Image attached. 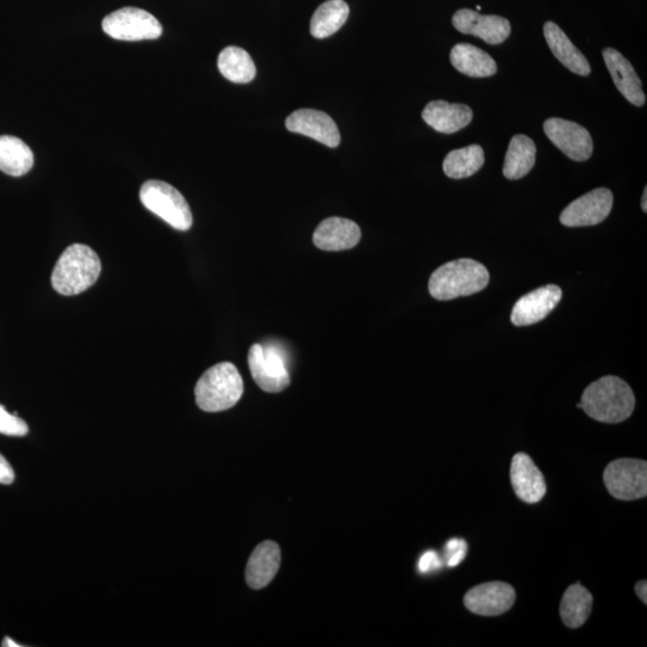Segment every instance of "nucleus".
Returning <instances> with one entry per match:
<instances>
[{
    "label": "nucleus",
    "mask_w": 647,
    "mask_h": 647,
    "mask_svg": "<svg viewBox=\"0 0 647 647\" xmlns=\"http://www.w3.org/2000/svg\"><path fill=\"white\" fill-rule=\"evenodd\" d=\"M580 403L591 419L614 425L631 417L636 408V397L624 380L608 376L590 384Z\"/></svg>",
    "instance_id": "1"
},
{
    "label": "nucleus",
    "mask_w": 647,
    "mask_h": 647,
    "mask_svg": "<svg viewBox=\"0 0 647 647\" xmlns=\"http://www.w3.org/2000/svg\"><path fill=\"white\" fill-rule=\"evenodd\" d=\"M101 260L87 245L74 244L68 247L54 266L51 282L57 293L74 296L86 292L99 280Z\"/></svg>",
    "instance_id": "2"
},
{
    "label": "nucleus",
    "mask_w": 647,
    "mask_h": 647,
    "mask_svg": "<svg viewBox=\"0 0 647 647\" xmlns=\"http://www.w3.org/2000/svg\"><path fill=\"white\" fill-rule=\"evenodd\" d=\"M485 265L474 259H458L441 265L429 278L428 289L434 299L453 300L481 292L489 283Z\"/></svg>",
    "instance_id": "3"
},
{
    "label": "nucleus",
    "mask_w": 647,
    "mask_h": 647,
    "mask_svg": "<svg viewBox=\"0 0 647 647\" xmlns=\"http://www.w3.org/2000/svg\"><path fill=\"white\" fill-rule=\"evenodd\" d=\"M244 393V382L238 368L221 362L199 378L195 389L199 408L207 413H220L234 407Z\"/></svg>",
    "instance_id": "4"
},
{
    "label": "nucleus",
    "mask_w": 647,
    "mask_h": 647,
    "mask_svg": "<svg viewBox=\"0 0 647 647\" xmlns=\"http://www.w3.org/2000/svg\"><path fill=\"white\" fill-rule=\"evenodd\" d=\"M139 198L145 208L174 229L186 232L192 227L193 217L189 203L175 187L165 181H147L141 187Z\"/></svg>",
    "instance_id": "5"
},
{
    "label": "nucleus",
    "mask_w": 647,
    "mask_h": 647,
    "mask_svg": "<svg viewBox=\"0 0 647 647\" xmlns=\"http://www.w3.org/2000/svg\"><path fill=\"white\" fill-rule=\"evenodd\" d=\"M249 367L252 378L265 392H282L290 384L287 356L278 344H253L249 352Z\"/></svg>",
    "instance_id": "6"
},
{
    "label": "nucleus",
    "mask_w": 647,
    "mask_h": 647,
    "mask_svg": "<svg viewBox=\"0 0 647 647\" xmlns=\"http://www.w3.org/2000/svg\"><path fill=\"white\" fill-rule=\"evenodd\" d=\"M603 481L615 499H643L647 495V463L642 459H616L604 470Z\"/></svg>",
    "instance_id": "7"
},
{
    "label": "nucleus",
    "mask_w": 647,
    "mask_h": 647,
    "mask_svg": "<svg viewBox=\"0 0 647 647\" xmlns=\"http://www.w3.org/2000/svg\"><path fill=\"white\" fill-rule=\"evenodd\" d=\"M102 29L108 36L120 41L155 40L163 32L161 23L153 15L138 8L112 12L102 21Z\"/></svg>",
    "instance_id": "8"
},
{
    "label": "nucleus",
    "mask_w": 647,
    "mask_h": 647,
    "mask_svg": "<svg viewBox=\"0 0 647 647\" xmlns=\"http://www.w3.org/2000/svg\"><path fill=\"white\" fill-rule=\"evenodd\" d=\"M614 196L608 189H596L567 205L560 215L566 227H590L600 225L612 211Z\"/></svg>",
    "instance_id": "9"
},
{
    "label": "nucleus",
    "mask_w": 647,
    "mask_h": 647,
    "mask_svg": "<svg viewBox=\"0 0 647 647\" xmlns=\"http://www.w3.org/2000/svg\"><path fill=\"white\" fill-rule=\"evenodd\" d=\"M544 132L562 153L577 162L588 161L594 151L590 132L582 125L561 118H549L544 122Z\"/></svg>",
    "instance_id": "10"
},
{
    "label": "nucleus",
    "mask_w": 647,
    "mask_h": 647,
    "mask_svg": "<svg viewBox=\"0 0 647 647\" xmlns=\"http://www.w3.org/2000/svg\"><path fill=\"white\" fill-rule=\"evenodd\" d=\"M515 602V589L503 582L477 585L464 596L465 607L480 616L503 615L509 612Z\"/></svg>",
    "instance_id": "11"
},
{
    "label": "nucleus",
    "mask_w": 647,
    "mask_h": 647,
    "mask_svg": "<svg viewBox=\"0 0 647 647\" xmlns=\"http://www.w3.org/2000/svg\"><path fill=\"white\" fill-rule=\"evenodd\" d=\"M452 24L458 32L477 36L489 45L503 44L511 34V23L506 18L481 15L470 9L458 10L452 17Z\"/></svg>",
    "instance_id": "12"
},
{
    "label": "nucleus",
    "mask_w": 647,
    "mask_h": 647,
    "mask_svg": "<svg viewBox=\"0 0 647 647\" xmlns=\"http://www.w3.org/2000/svg\"><path fill=\"white\" fill-rule=\"evenodd\" d=\"M562 298V290L554 284L543 286L522 296L513 307L511 322L516 326H529L542 322Z\"/></svg>",
    "instance_id": "13"
},
{
    "label": "nucleus",
    "mask_w": 647,
    "mask_h": 647,
    "mask_svg": "<svg viewBox=\"0 0 647 647\" xmlns=\"http://www.w3.org/2000/svg\"><path fill=\"white\" fill-rule=\"evenodd\" d=\"M288 131L311 137L329 148L341 143L340 131L328 114L316 110H298L286 119Z\"/></svg>",
    "instance_id": "14"
},
{
    "label": "nucleus",
    "mask_w": 647,
    "mask_h": 647,
    "mask_svg": "<svg viewBox=\"0 0 647 647\" xmlns=\"http://www.w3.org/2000/svg\"><path fill=\"white\" fill-rule=\"evenodd\" d=\"M511 483L517 497L528 504L540 503L547 493L546 480L526 453H517L511 464Z\"/></svg>",
    "instance_id": "15"
},
{
    "label": "nucleus",
    "mask_w": 647,
    "mask_h": 647,
    "mask_svg": "<svg viewBox=\"0 0 647 647\" xmlns=\"http://www.w3.org/2000/svg\"><path fill=\"white\" fill-rule=\"evenodd\" d=\"M361 240L358 223L342 217H330L317 227L313 243L319 250L338 252L354 249Z\"/></svg>",
    "instance_id": "16"
},
{
    "label": "nucleus",
    "mask_w": 647,
    "mask_h": 647,
    "mask_svg": "<svg viewBox=\"0 0 647 647\" xmlns=\"http://www.w3.org/2000/svg\"><path fill=\"white\" fill-rule=\"evenodd\" d=\"M603 58L619 92L632 105L637 107L644 106L646 96L642 81H640L632 64L619 51L614 50V48H606L603 51Z\"/></svg>",
    "instance_id": "17"
},
{
    "label": "nucleus",
    "mask_w": 647,
    "mask_h": 647,
    "mask_svg": "<svg viewBox=\"0 0 647 647\" xmlns=\"http://www.w3.org/2000/svg\"><path fill=\"white\" fill-rule=\"evenodd\" d=\"M422 119L435 131L450 135L467 128L473 122V110L467 105L437 100L429 102L425 107Z\"/></svg>",
    "instance_id": "18"
},
{
    "label": "nucleus",
    "mask_w": 647,
    "mask_h": 647,
    "mask_svg": "<svg viewBox=\"0 0 647 647\" xmlns=\"http://www.w3.org/2000/svg\"><path fill=\"white\" fill-rule=\"evenodd\" d=\"M281 565V549L272 541L260 543L246 567V582L251 589L260 590L275 578Z\"/></svg>",
    "instance_id": "19"
},
{
    "label": "nucleus",
    "mask_w": 647,
    "mask_h": 647,
    "mask_svg": "<svg viewBox=\"0 0 647 647\" xmlns=\"http://www.w3.org/2000/svg\"><path fill=\"white\" fill-rule=\"evenodd\" d=\"M544 38H546L550 51L553 52L556 59L566 66L573 74L579 76H589L591 66L584 54L572 44L568 36L564 33L558 24L546 22L543 27Z\"/></svg>",
    "instance_id": "20"
},
{
    "label": "nucleus",
    "mask_w": 647,
    "mask_h": 647,
    "mask_svg": "<svg viewBox=\"0 0 647 647\" xmlns=\"http://www.w3.org/2000/svg\"><path fill=\"white\" fill-rule=\"evenodd\" d=\"M450 60L453 68L469 77H491L498 71L497 63L487 52L464 42L452 48Z\"/></svg>",
    "instance_id": "21"
},
{
    "label": "nucleus",
    "mask_w": 647,
    "mask_h": 647,
    "mask_svg": "<svg viewBox=\"0 0 647 647\" xmlns=\"http://www.w3.org/2000/svg\"><path fill=\"white\" fill-rule=\"evenodd\" d=\"M34 166V154L22 139L0 136V171L11 177H22Z\"/></svg>",
    "instance_id": "22"
},
{
    "label": "nucleus",
    "mask_w": 647,
    "mask_h": 647,
    "mask_svg": "<svg viewBox=\"0 0 647 647\" xmlns=\"http://www.w3.org/2000/svg\"><path fill=\"white\" fill-rule=\"evenodd\" d=\"M536 145L531 138L516 135L507 149L504 175L509 180H519L528 175L536 162Z\"/></svg>",
    "instance_id": "23"
},
{
    "label": "nucleus",
    "mask_w": 647,
    "mask_h": 647,
    "mask_svg": "<svg viewBox=\"0 0 647 647\" xmlns=\"http://www.w3.org/2000/svg\"><path fill=\"white\" fill-rule=\"evenodd\" d=\"M594 604V597L591 592L580 584L571 585L565 591L560 606V615L562 622L568 627H582L586 620L589 619Z\"/></svg>",
    "instance_id": "24"
},
{
    "label": "nucleus",
    "mask_w": 647,
    "mask_h": 647,
    "mask_svg": "<svg viewBox=\"0 0 647 647\" xmlns=\"http://www.w3.org/2000/svg\"><path fill=\"white\" fill-rule=\"evenodd\" d=\"M349 6L344 0H329L319 6L311 20V34L325 39L338 32L347 22Z\"/></svg>",
    "instance_id": "25"
},
{
    "label": "nucleus",
    "mask_w": 647,
    "mask_h": 647,
    "mask_svg": "<svg viewBox=\"0 0 647 647\" xmlns=\"http://www.w3.org/2000/svg\"><path fill=\"white\" fill-rule=\"evenodd\" d=\"M217 66L223 77L233 83H250L256 77V65L243 48L229 46L220 53Z\"/></svg>",
    "instance_id": "26"
},
{
    "label": "nucleus",
    "mask_w": 647,
    "mask_h": 647,
    "mask_svg": "<svg viewBox=\"0 0 647 647\" xmlns=\"http://www.w3.org/2000/svg\"><path fill=\"white\" fill-rule=\"evenodd\" d=\"M485 165V151L480 145L451 151L444 160V172L451 179H465L476 174Z\"/></svg>",
    "instance_id": "27"
},
{
    "label": "nucleus",
    "mask_w": 647,
    "mask_h": 647,
    "mask_svg": "<svg viewBox=\"0 0 647 647\" xmlns=\"http://www.w3.org/2000/svg\"><path fill=\"white\" fill-rule=\"evenodd\" d=\"M28 431L26 422L20 417L8 413V410L0 405V434L8 435V437H24Z\"/></svg>",
    "instance_id": "28"
},
{
    "label": "nucleus",
    "mask_w": 647,
    "mask_h": 647,
    "mask_svg": "<svg viewBox=\"0 0 647 647\" xmlns=\"http://www.w3.org/2000/svg\"><path fill=\"white\" fill-rule=\"evenodd\" d=\"M447 565L456 567L465 559L468 553V544L461 538H452L445 548Z\"/></svg>",
    "instance_id": "29"
},
{
    "label": "nucleus",
    "mask_w": 647,
    "mask_h": 647,
    "mask_svg": "<svg viewBox=\"0 0 647 647\" xmlns=\"http://www.w3.org/2000/svg\"><path fill=\"white\" fill-rule=\"evenodd\" d=\"M443 566V561L440 560L439 555L433 550H428L421 556L419 561V571L421 573H428L439 570Z\"/></svg>",
    "instance_id": "30"
},
{
    "label": "nucleus",
    "mask_w": 647,
    "mask_h": 647,
    "mask_svg": "<svg viewBox=\"0 0 647 647\" xmlns=\"http://www.w3.org/2000/svg\"><path fill=\"white\" fill-rule=\"evenodd\" d=\"M14 480V469H12L9 462L6 461V459L2 455H0V483H2V485H11Z\"/></svg>",
    "instance_id": "31"
},
{
    "label": "nucleus",
    "mask_w": 647,
    "mask_h": 647,
    "mask_svg": "<svg viewBox=\"0 0 647 647\" xmlns=\"http://www.w3.org/2000/svg\"><path fill=\"white\" fill-rule=\"evenodd\" d=\"M636 592H637V595L639 596L640 600H642L646 604L647 603V583H646V580H642V582L637 583Z\"/></svg>",
    "instance_id": "32"
},
{
    "label": "nucleus",
    "mask_w": 647,
    "mask_h": 647,
    "mask_svg": "<svg viewBox=\"0 0 647 647\" xmlns=\"http://www.w3.org/2000/svg\"><path fill=\"white\" fill-rule=\"evenodd\" d=\"M3 646H5V647H18V646H21V645L16 644L14 642V640H11L9 638H5L4 642H3Z\"/></svg>",
    "instance_id": "33"
},
{
    "label": "nucleus",
    "mask_w": 647,
    "mask_h": 647,
    "mask_svg": "<svg viewBox=\"0 0 647 647\" xmlns=\"http://www.w3.org/2000/svg\"><path fill=\"white\" fill-rule=\"evenodd\" d=\"M646 202H647V189L644 190V195H643V199H642V209H643L644 213H647V204H646Z\"/></svg>",
    "instance_id": "34"
},
{
    "label": "nucleus",
    "mask_w": 647,
    "mask_h": 647,
    "mask_svg": "<svg viewBox=\"0 0 647 647\" xmlns=\"http://www.w3.org/2000/svg\"><path fill=\"white\" fill-rule=\"evenodd\" d=\"M577 408H578V409H582V403H578V404H577Z\"/></svg>",
    "instance_id": "35"
},
{
    "label": "nucleus",
    "mask_w": 647,
    "mask_h": 647,
    "mask_svg": "<svg viewBox=\"0 0 647 647\" xmlns=\"http://www.w3.org/2000/svg\"><path fill=\"white\" fill-rule=\"evenodd\" d=\"M476 9H477V10H479V11H481V10H482L481 5H477V8H476Z\"/></svg>",
    "instance_id": "36"
}]
</instances>
